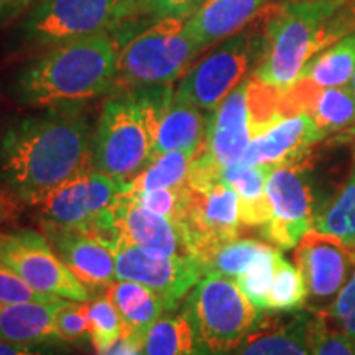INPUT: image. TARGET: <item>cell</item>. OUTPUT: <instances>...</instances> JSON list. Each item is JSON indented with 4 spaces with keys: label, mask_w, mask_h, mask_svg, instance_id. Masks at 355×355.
<instances>
[{
    "label": "cell",
    "mask_w": 355,
    "mask_h": 355,
    "mask_svg": "<svg viewBox=\"0 0 355 355\" xmlns=\"http://www.w3.org/2000/svg\"><path fill=\"white\" fill-rule=\"evenodd\" d=\"M295 261L308 286V300L322 309L332 304L354 273L355 248L311 229L296 245Z\"/></svg>",
    "instance_id": "9a60e30c"
},
{
    "label": "cell",
    "mask_w": 355,
    "mask_h": 355,
    "mask_svg": "<svg viewBox=\"0 0 355 355\" xmlns=\"http://www.w3.org/2000/svg\"><path fill=\"white\" fill-rule=\"evenodd\" d=\"M309 355H355V339L332 322L327 311H314L308 327Z\"/></svg>",
    "instance_id": "e575fe53"
},
{
    "label": "cell",
    "mask_w": 355,
    "mask_h": 355,
    "mask_svg": "<svg viewBox=\"0 0 355 355\" xmlns=\"http://www.w3.org/2000/svg\"><path fill=\"white\" fill-rule=\"evenodd\" d=\"M76 303L78 301L69 303L66 300L56 313L55 332L61 344H78L89 339V326L84 303Z\"/></svg>",
    "instance_id": "8d00e7d4"
},
{
    "label": "cell",
    "mask_w": 355,
    "mask_h": 355,
    "mask_svg": "<svg viewBox=\"0 0 355 355\" xmlns=\"http://www.w3.org/2000/svg\"><path fill=\"white\" fill-rule=\"evenodd\" d=\"M104 355H144V352H141V347L139 344L132 343L130 339L122 337V339Z\"/></svg>",
    "instance_id": "7bdbcfd3"
},
{
    "label": "cell",
    "mask_w": 355,
    "mask_h": 355,
    "mask_svg": "<svg viewBox=\"0 0 355 355\" xmlns=\"http://www.w3.org/2000/svg\"><path fill=\"white\" fill-rule=\"evenodd\" d=\"M202 277V266L194 257L155 255L127 243L115 250V278L140 283L158 293L166 311H175Z\"/></svg>",
    "instance_id": "5bb4252c"
},
{
    "label": "cell",
    "mask_w": 355,
    "mask_h": 355,
    "mask_svg": "<svg viewBox=\"0 0 355 355\" xmlns=\"http://www.w3.org/2000/svg\"><path fill=\"white\" fill-rule=\"evenodd\" d=\"M270 3L272 0H206L186 19V28L204 51L259 20Z\"/></svg>",
    "instance_id": "ffe728a7"
},
{
    "label": "cell",
    "mask_w": 355,
    "mask_h": 355,
    "mask_svg": "<svg viewBox=\"0 0 355 355\" xmlns=\"http://www.w3.org/2000/svg\"><path fill=\"white\" fill-rule=\"evenodd\" d=\"M173 97L171 84L114 91L92 135V168L132 183L153 162L159 115Z\"/></svg>",
    "instance_id": "3957f363"
},
{
    "label": "cell",
    "mask_w": 355,
    "mask_h": 355,
    "mask_svg": "<svg viewBox=\"0 0 355 355\" xmlns=\"http://www.w3.org/2000/svg\"><path fill=\"white\" fill-rule=\"evenodd\" d=\"M209 117L206 110L173 97L159 115L155 133V157L168 152L201 153L206 145Z\"/></svg>",
    "instance_id": "44dd1931"
},
{
    "label": "cell",
    "mask_w": 355,
    "mask_h": 355,
    "mask_svg": "<svg viewBox=\"0 0 355 355\" xmlns=\"http://www.w3.org/2000/svg\"><path fill=\"white\" fill-rule=\"evenodd\" d=\"M206 0H119L110 32L121 43L133 37V26L150 25L171 17H189Z\"/></svg>",
    "instance_id": "484cf974"
},
{
    "label": "cell",
    "mask_w": 355,
    "mask_h": 355,
    "mask_svg": "<svg viewBox=\"0 0 355 355\" xmlns=\"http://www.w3.org/2000/svg\"><path fill=\"white\" fill-rule=\"evenodd\" d=\"M347 6L355 10V0H347Z\"/></svg>",
    "instance_id": "bcb514c9"
},
{
    "label": "cell",
    "mask_w": 355,
    "mask_h": 355,
    "mask_svg": "<svg viewBox=\"0 0 355 355\" xmlns=\"http://www.w3.org/2000/svg\"><path fill=\"white\" fill-rule=\"evenodd\" d=\"M290 3H298V2H337V3H344L347 0H286Z\"/></svg>",
    "instance_id": "ee69618b"
},
{
    "label": "cell",
    "mask_w": 355,
    "mask_h": 355,
    "mask_svg": "<svg viewBox=\"0 0 355 355\" xmlns=\"http://www.w3.org/2000/svg\"><path fill=\"white\" fill-rule=\"evenodd\" d=\"M308 301V286L298 266L279 254L268 296V313H293Z\"/></svg>",
    "instance_id": "1f68e13d"
},
{
    "label": "cell",
    "mask_w": 355,
    "mask_h": 355,
    "mask_svg": "<svg viewBox=\"0 0 355 355\" xmlns=\"http://www.w3.org/2000/svg\"><path fill=\"white\" fill-rule=\"evenodd\" d=\"M349 86H350V89H352V92H354V96H355V71H354V74H352V79H350Z\"/></svg>",
    "instance_id": "f6af8a7d"
},
{
    "label": "cell",
    "mask_w": 355,
    "mask_h": 355,
    "mask_svg": "<svg viewBox=\"0 0 355 355\" xmlns=\"http://www.w3.org/2000/svg\"><path fill=\"white\" fill-rule=\"evenodd\" d=\"M0 355H63L56 344H12L0 340Z\"/></svg>",
    "instance_id": "ab89813d"
},
{
    "label": "cell",
    "mask_w": 355,
    "mask_h": 355,
    "mask_svg": "<svg viewBox=\"0 0 355 355\" xmlns=\"http://www.w3.org/2000/svg\"><path fill=\"white\" fill-rule=\"evenodd\" d=\"M180 225L189 255L202 263L216 248L237 239L241 232V201L237 193L222 178L204 184L186 183Z\"/></svg>",
    "instance_id": "8fae6325"
},
{
    "label": "cell",
    "mask_w": 355,
    "mask_h": 355,
    "mask_svg": "<svg viewBox=\"0 0 355 355\" xmlns=\"http://www.w3.org/2000/svg\"><path fill=\"white\" fill-rule=\"evenodd\" d=\"M181 311L193 327L199 355H232L263 316L232 278L214 273L199 279Z\"/></svg>",
    "instance_id": "5b68a950"
},
{
    "label": "cell",
    "mask_w": 355,
    "mask_h": 355,
    "mask_svg": "<svg viewBox=\"0 0 355 355\" xmlns=\"http://www.w3.org/2000/svg\"><path fill=\"white\" fill-rule=\"evenodd\" d=\"M64 301L0 304V340L25 345L60 343L55 332V318Z\"/></svg>",
    "instance_id": "7402d4cb"
},
{
    "label": "cell",
    "mask_w": 355,
    "mask_h": 355,
    "mask_svg": "<svg viewBox=\"0 0 355 355\" xmlns=\"http://www.w3.org/2000/svg\"><path fill=\"white\" fill-rule=\"evenodd\" d=\"M33 0H0V21L10 20L19 15L26 7L32 6Z\"/></svg>",
    "instance_id": "b9f144b4"
},
{
    "label": "cell",
    "mask_w": 355,
    "mask_h": 355,
    "mask_svg": "<svg viewBox=\"0 0 355 355\" xmlns=\"http://www.w3.org/2000/svg\"><path fill=\"white\" fill-rule=\"evenodd\" d=\"M86 309L89 340L97 355H104L122 339V321L107 295L97 296L84 303Z\"/></svg>",
    "instance_id": "d6a6232c"
},
{
    "label": "cell",
    "mask_w": 355,
    "mask_h": 355,
    "mask_svg": "<svg viewBox=\"0 0 355 355\" xmlns=\"http://www.w3.org/2000/svg\"><path fill=\"white\" fill-rule=\"evenodd\" d=\"M324 132L309 114L279 115L257 133L239 163L279 166L306 158L308 150L324 139Z\"/></svg>",
    "instance_id": "2e32d148"
},
{
    "label": "cell",
    "mask_w": 355,
    "mask_h": 355,
    "mask_svg": "<svg viewBox=\"0 0 355 355\" xmlns=\"http://www.w3.org/2000/svg\"><path fill=\"white\" fill-rule=\"evenodd\" d=\"M92 135L84 104L40 109L12 122L0 137V183L35 207L92 166Z\"/></svg>",
    "instance_id": "6da1fadb"
},
{
    "label": "cell",
    "mask_w": 355,
    "mask_h": 355,
    "mask_svg": "<svg viewBox=\"0 0 355 355\" xmlns=\"http://www.w3.org/2000/svg\"><path fill=\"white\" fill-rule=\"evenodd\" d=\"M270 245L252 241V239H234L219 248L202 261L204 275L214 273L232 278L234 282L255 263Z\"/></svg>",
    "instance_id": "4dcf8cb0"
},
{
    "label": "cell",
    "mask_w": 355,
    "mask_h": 355,
    "mask_svg": "<svg viewBox=\"0 0 355 355\" xmlns=\"http://www.w3.org/2000/svg\"><path fill=\"white\" fill-rule=\"evenodd\" d=\"M343 3H270L263 12V46L254 74L265 86L286 92L311 60L344 38L334 21Z\"/></svg>",
    "instance_id": "277c9868"
},
{
    "label": "cell",
    "mask_w": 355,
    "mask_h": 355,
    "mask_svg": "<svg viewBox=\"0 0 355 355\" xmlns=\"http://www.w3.org/2000/svg\"><path fill=\"white\" fill-rule=\"evenodd\" d=\"M110 301L122 321V337L141 347L146 332L165 314V301L158 293L135 282L117 279L107 288Z\"/></svg>",
    "instance_id": "603a6c76"
},
{
    "label": "cell",
    "mask_w": 355,
    "mask_h": 355,
    "mask_svg": "<svg viewBox=\"0 0 355 355\" xmlns=\"http://www.w3.org/2000/svg\"><path fill=\"white\" fill-rule=\"evenodd\" d=\"M309 316L296 314L288 321H261L232 355H309Z\"/></svg>",
    "instance_id": "cb8c5ba5"
},
{
    "label": "cell",
    "mask_w": 355,
    "mask_h": 355,
    "mask_svg": "<svg viewBox=\"0 0 355 355\" xmlns=\"http://www.w3.org/2000/svg\"><path fill=\"white\" fill-rule=\"evenodd\" d=\"M127 186L91 166L56 188L35 207L42 222L87 234L115 254L121 243L115 212L127 194Z\"/></svg>",
    "instance_id": "8992f818"
},
{
    "label": "cell",
    "mask_w": 355,
    "mask_h": 355,
    "mask_svg": "<svg viewBox=\"0 0 355 355\" xmlns=\"http://www.w3.org/2000/svg\"><path fill=\"white\" fill-rule=\"evenodd\" d=\"M355 71V33L347 35L314 56L300 81L316 87L349 86Z\"/></svg>",
    "instance_id": "4316f807"
},
{
    "label": "cell",
    "mask_w": 355,
    "mask_h": 355,
    "mask_svg": "<svg viewBox=\"0 0 355 355\" xmlns=\"http://www.w3.org/2000/svg\"><path fill=\"white\" fill-rule=\"evenodd\" d=\"M327 314L340 331H344L345 334L355 339V268L354 273L350 275L349 282L345 283V286L332 301Z\"/></svg>",
    "instance_id": "f35d334b"
},
{
    "label": "cell",
    "mask_w": 355,
    "mask_h": 355,
    "mask_svg": "<svg viewBox=\"0 0 355 355\" xmlns=\"http://www.w3.org/2000/svg\"><path fill=\"white\" fill-rule=\"evenodd\" d=\"M115 225L121 234V243L140 247L155 255H189L188 243L180 224L146 211L127 194L115 212Z\"/></svg>",
    "instance_id": "ac0fdd59"
},
{
    "label": "cell",
    "mask_w": 355,
    "mask_h": 355,
    "mask_svg": "<svg viewBox=\"0 0 355 355\" xmlns=\"http://www.w3.org/2000/svg\"><path fill=\"white\" fill-rule=\"evenodd\" d=\"M21 204L10 189L0 183V229L3 225L13 224L21 212Z\"/></svg>",
    "instance_id": "60d3db41"
},
{
    "label": "cell",
    "mask_w": 355,
    "mask_h": 355,
    "mask_svg": "<svg viewBox=\"0 0 355 355\" xmlns=\"http://www.w3.org/2000/svg\"><path fill=\"white\" fill-rule=\"evenodd\" d=\"M119 0H37L21 24V40L35 48L110 32Z\"/></svg>",
    "instance_id": "4fadbf2b"
},
{
    "label": "cell",
    "mask_w": 355,
    "mask_h": 355,
    "mask_svg": "<svg viewBox=\"0 0 355 355\" xmlns=\"http://www.w3.org/2000/svg\"><path fill=\"white\" fill-rule=\"evenodd\" d=\"M255 21L232 35L209 55L204 56L183 76L175 92L178 99L189 102L206 112H214L235 87L247 79L252 66L259 64L263 46V32Z\"/></svg>",
    "instance_id": "9c48e42d"
},
{
    "label": "cell",
    "mask_w": 355,
    "mask_h": 355,
    "mask_svg": "<svg viewBox=\"0 0 355 355\" xmlns=\"http://www.w3.org/2000/svg\"><path fill=\"white\" fill-rule=\"evenodd\" d=\"M283 105L286 114H309L324 135L355 130V96L350 86L316 87L298 81L283 92Z\"/></svg>",
    "instance_id": "d6986e66"
},
{
    "label": "cell",
    "mask_w": 355,
    "mask_h": 355,
    "mask_svg": "<svg viewBox=\"0 0 355 355\" xmlns=\"http://www.w3.org/2000/svg\"><path fill=\"white\" fill-rule=\"evenodd\" d=\"M196 155L189 152H168L153 162L127 186V196L159 188H181L189 176L191 163Z\"/></svg>",
    "instance_id": "f546056e"
},
{
    "label": "cell",
    "mask_w": 355,
    "mask_h": 355,
    "mask_svg": "<svg viewBox=\"0 0 355 355\" xmlns=\"http://www.w3.org/2000/svg\"><path fill=\"white\" fill-rule=\"evenodd\" d=\"M130 198L135 199L146 211L166 217V219L180 224L186 201V184L181 186V188H159L144 191V193H139Z\"/></svg>",
    "instance_id": "d590c367"
},
{
    "label": "cell",
    "mask_w": 355,
    "mask_h": 355,
    "mask_svg": "<svg viewBox=\"0 0 355 355\" xmlns=\"http://www.w3.org/2000/svg\"><path fill=\"white\" fill-rule=\"evenodd\" d=\"M42 234L89 291L107 290L115 282V254L104 243L79 230L46 222H42Z\"/></svg>",
    "instance_id": "e0dca14e"
},
{
    "label": "cell",
    "mask_w": 355,
    "mask_h": 355,
    "mask_svg": "<svg viewBox=\"0 0 355 355\" xmlns=\"http://www.w3.org/2000/svg\"><path fill=\"white\" fill-rule=\"evenodd\" d=\"M279 115L283 92L247 78L222 101L209 117L204 152L222 168L239 163L257 133Z\"/></svg>",
    "instance_id": "ba28073f"
},
{
    "label": "cell",
    "mask_w": 355,
    "mask_h": 355,
    "mask_svg": "<svg viewBox=\"0 0 355 355\" xmlns=\"http://www.w3.org/2000/svg\"><path fill=\"white\" fill-rule=\"evenodd\" d=\"M279 254L282 250L268 247L245 273L235 279L239 290L260 313H268V296L273 285L275 268H277Z\"/></svg>",
    "instance_id": "836d02e7"
},
{
    "label": "cell",
    "mask_w": 355,
    "mask_h": 355,
    "mask_svg": "<svg viewBox=\"0 0 355 355\" xmlns=\"http://www.w3.org/2000/svg\"><path fill=\"white\" fill-rule=\"evenodd\" d=\"M61 298L55 296H46L33 290L32 286L26 285L19 275H17L10 266H7L0 260V304H19V303H50Z\"/></svg>",
    "instance_id": "74e56055"
},
{
    "label": "cell",
    "mask_w": 355,
    "mask_h": 355,
    "mask_svg": "<svg viewBox=\"0 0 355 355\" xmlns=\"http://www.w3.org/2000/svg\"><path fill=\"white\" fill-rule=\"evenodd\" d=\"M0 260L42 295L78 303L91 298V291L58 257L43 234L35 230L0 232Z\"/></svg>",
    "instance_id": "7c38bea8"
},
{
    "label": "cell",
    "mask_w": 355,
    "mask_h": 355,
    "mask_svg": "<svg viewBox=\"0 0 355 355\" xmlns=\"http://www.w3.org/2000/svg\"><path fill=\"white\" fill-rule=\"evenodd\" d=\"M188 17H171L146 25L121 46L117 89L173 84L191 69L202 50L186 28Z\"/></svg>",
    "instance_id": "52a82bcc"
},
{
    "label": "cell",
    "mask_w": 355,
    "mask_h": 355,
    "mask_svg": "<svg viewBox=\"0 0 355 355\" xmlns=\"http://www.w3.org/2000/svg\"><path fill=\"white\" fill-rule=\"evenodd\" d=\"M266 196L272 217L260 230L278 250H290L298 245L313 229L314 217L326 204L304 159L275 166L266 180Z\"/></svg>",
    "instance_id": "30bf717a"
},
{
    "label": "cell",
    "mask_w": 355,
    "mask_h": 355,
    "mask_svg": "<svg viewBox=\"0 0 355 355\" xmlns=\"http://www.w3.org/2000/svg\"><path fill=\"white\" fill-rule=\"evenodd\" d=\"M121 43L112 32L55 44L28 61L13 81V97L24 107L84 104L115 91Z\"/></svg>",
    "instance_id": "7a4b0ae2"
},
{
    "label": "cell",
    "mask_w": 355,
    "mask_h": 355,
    "mask_svg": "<svg viewBox=\"0 0 355 355\" xmlns=\"http://www.w3.org/2000/svg\"><path fill=\"white\" fill-rule=\"evenodd\" d=\"M144 355H199L193 327L183 311L163 314L146 332Z\"/></svg>",
    "instance_id": "83f0119b"
},
{
    "label": "cell",
    "mask_w": 355,
    "mask_h": 355,
    "mask_svg": "<svg viewBox=\"0 0 355 355\" xmlns=\"http://www.w3.org/2000/svg\"><path fill=\"white\" fill-rule=\"evenodd\" d=\"M313 229L337 237L355 248V152L352 171L339 193L319 209Z\"/></svg>",
    "instance_id": "f1b7e54d"
},
{
    "label": "cell",
    "mask_w": 355,
    "mask_h": 355,
    "mask_svg": "<svg viewBox=\"0 0 355 355\" xmlns=\"http://www.w3.org/2000/svg\"><path fill=\"white\" fill-rule=\"evenodd\" d=\"M275 166L235 163L222 168V180L237 193L241 201V220L247 227H263L272 217L266 180Z\"/></svg>",
    "instance_id": "d4e9b609"
}]
</instances>
